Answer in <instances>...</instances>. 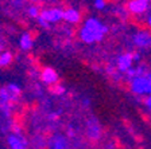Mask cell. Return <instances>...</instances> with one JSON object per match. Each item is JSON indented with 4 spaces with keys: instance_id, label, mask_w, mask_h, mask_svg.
<instances>
[{
    "instance_id": "obj_20",
    "label": "cell",
    "mask_w": 151,
    "mask_h": 149,
    "mask_svg": "<svg viewBox=\"0 0 151 149\" xmlns=\"http://www.w3.org/2000/svg\"><path fill=\"white\" fill-rule=\"evenodd\" d=\"M50 118H51V120H57V118H58V114H57V113H51Z\"/></svg>"
},
{
    "instance_id": "obj_21",
    "label": "cell",
    "mask_w": 151,
    "mask_h": 149,
    "mask_svg": "<svg viewBox=\"0 0 151 149\" xmlns=\"http://www.w3.org/2000/svg\"><path fill=\"white\" fill-rule=\"evenodd\" d=\"M147 26L151 28V15H148V16H147Z\"/></svg>"
},
{
    "instance_id": "obj_23",
    "label": "cell",
    "mask_w": 151,
    "mask_h": 149,
    "mask_svg": "<svg viewBox=\"0 0 151 149\" xmlns=\"http://www.w3.org/2000/svg\"><path fill=\"white\" fill-rule=\"evenodd\" d=\"M1 48H3V44H1V41H0V51H1Z\"/></svg>"
},
{
    "instance_id": "obj_1",
    "label": "cell",
    "mask_w": 151,
    "mask_h": 149,
    "mask_svg": "<svg viewBox=\"0 0 151 149\" xmlns=\"http://www.w3.org/2000/svg\"><path fill=\"white\" fill-rule=\"evenodd\" d=\"M108 32V27L104 26L99 19L89 18L85 24L82 26L81 31H80V38L85 43H94V42H100L104 38V35Z\"/></svg>"
},
{
    "instance_id": "obj_4",
    "label": "cell",
    "mask_w": 151,
    "mask_h": 149,
    "mask_svg": "<svg viewBox=\"0 0 151 149\" xmlns=\"http://www.w3.org/2000/svg\"><path fill=\"white\" fill-rule=\"evenodd\" d=\"M132 42L139 48H146L151 46V34L147 31H139L132 36Z\"/></svg>"
},
{
    "instance_id": "obj_9",
    "label": "cell",
    "mask_w": 151,
    "mask_h": 149,
    "mask_svg": "<svg viewBox=\"0 0 151 149\" xmlns=\"http://www.w3.org/2000/svg\"><path fill=\"white\" fill-rule=\"evenodd\" d=\"M68 23H72V24H76V23H78L81 20V14L74 8H68L65 11V16H63Z\"/></svg>"
},
{
    "instance_id": "obj_17",
    "label": "cell",
    "mask_w": 151,
    "mask_h": 149,
    "mask_svg": "<svg viewBox=\"0 0 151 149\" xmlns=\"http://www.w3.org/2000/svg\"><path fill=\"white\" fill-rule=\"evenodd\" d=\"M38 23H39V24H41L43 28H50V23H47L46 20H45V19H42V18H41V16L38 18Z\"/></svg>"
},
{
    "instance_id": "obj_5",
    "label": "cell",
    "mask_w": 151,
    "mask_h": 149,
    "mask_svg": "<svg viewBox=\"0 0 151 149\" xmlns=\"http://www.w3.org/2000/svg\"><path fill=\"white\" fill-rule=\"evenodd\" d=\"M132 63H134V58H132L131 53H126V54H122V55L117 56L116 65L120 73H127L132 67Z\"/></svg>"
},
{
    "instance_id": "obj_3",
    "label": "cell",
    "mask_w": 151,
    "mask_h": 149,
    "mask_svg": "<svg viewBox=\"0 0 151 149\" xmlns=\"http://www.w3.org/2000/svg\"><path fill=\"white\" fill-rule=\"evenodd\" d=\"M148 7H150V1L147 0H131L127 4V11L134 15H140L147 11Z\"/></svg>"
},
{
    "instance_id": "obj_11",
    "label": "cell",
    "mask_w": 151,
    "mask_h": 149,
    "mask_svg": "<svg viewBox=\"0 0 151 149\" xmlns=\"http://www.w3.org/2000/svg\"><path fill=\"white\" fill-rule=\"evenodd\" d=\"M32 44H34V42H32V36L28 34V32H24V34L20 35V38H19V46H20L22 50L28 51V50L32 47Z\"/></svg>"
},
{
    "instance_id": "obj_19",
    "label": "cell",
    "mask_w": 151,
    "mask_h": 149,
    "mask_svg": "<svg viewBox=\"0 0 151 149\" xmlns=\"http://www.w3.org/2000/svg\"><path fill=\"white\" fill-rule=\"evenodd\" d=\"M132 58H134V62H136V61H139V59H140V54H139V53L132 54Z\"/></svg>"
},
{
    "instance_id": "obj_2",
    "label": "cell",
    "mask_w": 151,
    "mask_h": 149,
    "mask_svg": "<svg viewBox=\"0 0 151 149\" xmlns=\"http://www.w3.org/2000/svg\"><path fill=\"white\" fill-rule=\"evenodd\" d=\"M42 19H45L47 23H57L62 20L63 16H65V11L61 8H51V9H45L41 12Z\"/></svg>"
},
{
    "instance_id": "obj_18",
    "label": "cell",
    "mask_w": 151,
    "mask_h": 149,
    "mask_svg": "<svg viewBox=\"0 0 151 149\" xmlns=\"http://www.w3.org/2000/svg\"><path fill=\"white\" fill-rule=\"evenodd\" d=\"M145 105L151 110V96H147V97H146V99H145Z\"/></svg>"
},
{
    "instance_id": "obj_24",
    "label": "cell",
    "mask_w": 151,
    "mask_h": 149,
    "mask_svg": "<svg viewBox=\"0 0 151 149\" xmlns=\"http://www.w3.org/2000/svg\"><path fill=\"white\" fill-rule=\"evenodd\" d=\"M147 1H150V0H147Z\"/></svg>"
},
{
    "instance_id": "obj_14",
    "label": "cell",
    "mask_w": 151,
    "mask_h": 149,
    "mask_svg": "<svg viewBox=\"0 0 151 149\" xmlns=\"http://www.w3.org/2000/svg\"><path fill=\"white\" fill-rule=\"evenodd\" d=\"M0 101H1L3 103L11 102V96H9L7 87H1V89H0Z\"/></svg>"
},
{
    "instance_id": "obj_12",
    "label": "cell",
    "mask_w": 151,
    "mask_h": 149,
    "mask_svg": "<svg viewBox=\"0 0 151 149\" xmlns=\"http://www.w3.org/2000/svg\"><path fill=\"white\" fill-rule=\"evenodd\" d=\"M7 90H8L9 96H11V101H16L18 97L20 96V91H22L20 90V87L15 83H8L7 85Z\"/></svg>"
},
{
    "instance_id": "obj_7",
    "label": "cell",
    "mask_w": 151,
    "mask_h": 149,
    "mask_svg": "<svg viewBox=\"0 0 151 149\" xmlns=\"http://www.w3.org/2000/svg\"><path fill=\"white\" fill-rule=\"evenodd\" d=\"M86 134L91 140H99L100 138V125L96 120H89L88 121V130Z\"/></svg>"
},
{
    "instance_id": "obj_13",
    "label": "cell",
    "mask_w": 151,
    "mask_h": 149,
    "mask_svg": "<svg viewBox=\"0 0 151 149\" xmlns=\"http://www.w3.org/2000/svg\"><path fill=\"white\" fill-rule=\"evenodd\" d=\"M12 62V54L9 51H3L0 54V67H7Z\"/></svg>"
},
{
    "instance_id": "obj_10",
    "label": "cell",
    "mask_w": 151,
    "mask_h": 149,
    "mask_svg": "<svg viewBox=\"0 0 151 149\" xmlns=\"http://www.w3.org/2000/svg\"><path fill=\"white\" fill-rule=\"evenodd\" d=\"M50 149H66V140L60 134H55L49 140Z\"/></svg>"
},
{
    "instance_id": "obj_15",
    "label": "cell",
    "mask_w": 151,
    "mask_h": 149,
    "mask_svg": "<svg viewBox=\"0 0 151 149\" xmlns=\"http://www.w3.org/2000/svg\"><path fill=\"white\" fill-rule=\"evenodd\" d=\"M28 15L31 16V18H39V15H41V12H39V9H38V7L35 6H31L30 8H28Z\"/></svg>"
},
{
    "instance_id": "obj_16",
    "label": "cell",
    "mask_w": 151,
    "mask_h": 149,
    "mask_svg": "<svg viewBox=\"0 0 151 149\" xmlns=\"http://www.w3.org/2000/svg\"><path fill=\"white\" fill-rule=\"evenodd\" d=\"M105 6H107V1H105V0H94V7L97 9H103Z\"/></svg>"
},
{
    "instance_id": "obj_8",
    "label": "cell",
    "mask_w": 151,
    "mask_h": 149,
    "mask_svg": "<svg viewBox=\"0 0 151 149\" xmlns=\"http://www.w3.org/2000/svg\"><path fill=\"white\" fill-rule=\"evenodd\" d=\"M7 141H8V145L11 149H26V144L20 136H16V134H9L7 137Z\"/></svg>"
},
{
    "instance_id": "obj_22",
    "label": "cell",
    "mask_w": 151,
    "mask_h": 149,
    "mask_svg": "<svg viewBox=\"0 0 151 149\" xmlns=\"http://www.w3.org/2000/svg\"><path fill=\"white\" fill-rule=\"evenodd\" d=\"M68 136H69V137H73V136H74V132H73L72 129H69V130H68Z\"/></svg>"
},
{
    "instance_id": "obj_6",
    "label": "cell",
    "mask_w": 151,
    "mask_h": 149,
    "mask_svg": "<svg viewBox=\"0 0 151 149\" xmlns=\"http://www.w3.org/2000/svg\"><path fill=\"white\" fill-rule=\"evenodd\" d=\"M41 79L42 82H45L46 85H57V82H58V74H57V71L54 70V68L51 67H45L43 70L41 71Z\"/></svg>"
}]
</instances>
